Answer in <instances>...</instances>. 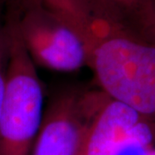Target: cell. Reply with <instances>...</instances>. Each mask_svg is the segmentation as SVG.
I'll use <instances>...</instances> for the list:
<instances>
[{
  "label": "cell",
  "mask_w": 155,
  "mask_h": 155,
  "mask_svg": "<svg viewBox=\"0 0 155 155\" xmlns=\"http://www.w3.org/2000/svg\"><path fill=\"white\" fill-rule=\"evenodd\" d=\"M143 126L134 112L108 97L89 122L77 155H117Z\"/></svg>",
  "instance_id": "5"
},
{
  "label": "cell",
  "mask_w": 155,
  "mask_h": 155,
  "mask_svg": "<svg viewBox=\"0 0 155 155\" xmlns=\"http://www.w3.org/2000/svg\"><path fill=\"white\" fill-rule=\"evenodd\" d=\"M22 41L36 67L74 72L89 67L84 38L41 0H11Z\"/></svg>",
  "instance_id": "3"
},
{
  "label": "cell",
  "mask_w": 155,
  "mask_h": 155,
  "mask_svg": "<svg viewBox=\"0 0 155 155\" xmlns=\"http://www.w3.org/2000/svg\"><path fill=\"white\" fill-rule=\"evenodd\" d=\"M126 28L139 39L155 46V0H142Z\"/></svg>",
  "instance_id": "7"
},
{
  "label": "cell",
  "mask_w": 155,
  "mask_h": 155,
  "mask_svg": "<svg viewBox=\"0 0 155 155\" xmlns=\"http://www.w3.org/2000/svg\"><path fill=\"white\" fill-rule=\"evenodd\" d=\"M79 34L89 48L93 44L94 28L100 19H105L91 0H41Z\"/></svg>",
  "instance_id": "6"
},
{
  "label": "cell",
  "mask_w": 155,
  "mask_h": 155,
  "mask_svg": "<svg viewBox=\"0 0 155 155\" xmlns=\"http://www.w3.org/2000/svg\"><path fill=\"white\" fill-rule=\"evenodd\" d=\"M101 90L63 89L50 99L30 155H77L89 122L104 104Z\"/></svg>",
  "instance_id": "4"
},
{
  "label": "cell",
  "mask_w": 155,
  "mask_h": 155,
  "mask_svg": "<svg viewBox=\"0 0 155 155\" xmlns=\"http://www.w3.org/2000/svg\"><path fill=\"white\" fill-rule=\"evenodd\" d=\"M102 15L109 21L127 27L142 0H91Z\"/></svg>",
  "instance_id": "8"
},
{
  "label": "cell",
  "mask_w": 155,
  "mask_h": 155,
  "mask_svg": "<svg viewBox=\"0 0 155 155\" xmlns=\"http://www.w3.org/2000/svg\"><path fill=\"white\" fill-rule=\"evenodd\" d=\"M10 56L0 112V155H30L44 115V91L37 67L17 27L11 0H5Z\"/></svg>",
  "instance_id": "2"
},
{
  "label": "cell",
  "mask_w": 155,
  "mask_h": 155,
  "mask_svg": "<svg viewBox=\"0 0 155 155\" xmlns=\"http://www.w3.org/2000/svg\"><path fill=\"white\" fill-rule=\"evenodd\" d=\"M89 67L101 91L134 112L155 141V46L105 21L97 32Z\"/></svg>",
  "instance_id": "1"
},
{
  "label": "cell",
  "mask_w": 155,
  "mask_h": 155,
  "mask_svg": "<svg viewBox=\"0 0 155 155\" xmlns=\"http://www.w3.org/2000/svg\"><path fill=\"white\" fill-rule=\"evenodd\" d=\"M9 56L10 42L5 17V0H0V112L7 82Z\"/></svg>",
  "instance_id": "9"
}]
</instances>
